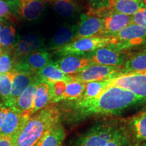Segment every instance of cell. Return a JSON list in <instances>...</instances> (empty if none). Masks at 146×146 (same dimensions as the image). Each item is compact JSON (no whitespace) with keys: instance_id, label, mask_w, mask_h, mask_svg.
Here are the masks:
<instances>
[{"instance_id":"obj_1","label":"cell","mask_w":146,"mask_h":146,"mask_svg":"<svg viewBox=\"0 0 146 146\" xmlns=\"http://www.w3.org/2000/svg\"><path fill=\"white\" fill-rule=\"evenodd\" d=\"M67 102V118L76 122L94 116H116L131 107L141 104L146 100L125 89L112 86L96 99Z\"/></svg>"},{"instance_id":"obj_2","label":"cell","mask_w":146,"mask_h":146,"mask_svg":"<svg viewBox=\"0 0 146 146\" xmlns=\"http://www.w3.org/2000/svg\"><path fill=\"white\" fill-rule=\"evenodd\" d=\"M61 120L58 108L48 106L26 120L14 135V146H36L47 131Z\"/></svg>"},{"instance_id":"obj_3","label":"cell","mask_w":146,"mask_h":146,"mask_svg":"<svg viewBox=\"0 0 146 146\" xmlns=\"http://www.w3.org/2000/svg\"><path fill=\"white\" fill-rule=\"evenodd\" d=\"M127 126L119 119H104L71 139L66 146H104Z\"/></svg>"},{"instance_id":"obj_4","label":"cell","mask_w":146,"mask_h":146,"mask_svg":"<svg viewBox=\"0 0 146 146\" xmlns=\"http://www.w3.org/2000/svg\"><path fill=\"white\" fill-rule=\"evenodd\" d=\"M112 43V37L108 36H95L83 38L70 42L68 44L55 50L54 52L60 56L78 55L89 54L94 51L108 46Z\"/></svg>"},{"instance_id":"obj_5","label":"cell","mask_w":146,"mask_h":146,"mask_svg":"<svg viewBox=\"0 0 146 146\" xmlns=\"http://www.w3.org/2000/svg\"><path fill=\"white\" fill-rule=\"evenodd\" d=\"M122 74L121 68L110 66L93 64L87 67L77 74L70 75L72 81L87 83L94 81H107Z\"/></svg>"},{"instance_id":"obj_6","label":"cell","mask_w":146,"mask_h":146,"mask_svg":"<svg viewBox=\"0 0 146 146\" xmlns=\"http://www.w3.org/2000/svg\"><path fill=\"white\" fill-rule=\"evenodd\" d=\"M112 37L111 45L120 50L146 43V29L132 23Z\"/></svg>"},{"instance_id":"obj_7","label":"cell","mask_w":146,"mask_h":146,"mask_svg":"<svg viewBox=\"0 0 146 146\" xmlns=\"http://www.w3.org/2000/svg\"><path fill=\"white\" fill-rule=\"evenodd\" d=\"M112 86L125 89L146 100V70L122 74L110 79L109 87Z\"/></svg>"},{"instance_id":"obj_8","label":"cell","mask_w":146,"mask_h":146,"mask_svg":"<svg viewBox=\"0 0 146 146\" xmlns=\"http://www.w3.org/2000/svg\"><path fill=\"white\" fill-rule=\"evenodd\" d=\"M94 64L121 68L126 62L125 52L112 45L101 47L89 53L87 57Z\"/></svg>"},{"instance_id":"obj_9","label":"cell","mask_w":146,"mask_h":146,"mask_svg":"<svg viewBox=\"0 0 146 146\" xmlns=\"http://www.w3.org/2000/svg\"><path fill=\"white\" fill-rule=\"evenodd\" d=\"M30 116L18 114L10 108L0 104V135L13 136Z\"/></svg>"},{"instance_id":"obj_10","label":"cell","mask_w":146,"mask_h":146,"mask_svg":"<svg viewBox=\"0 0 146 146\" xmlns=\"http://www.w3.org/2000/svg\"><path fill=\"white\" fill-rule=\"evenodd\" d=\"M50 53L43 49L34 51L16 62L14 69L35 76L38 72L50 63Z\"/></svg>"},{"instance_id":"obj_11","label":"cell","mask_w":146,"mask_h":146,"mask_svg":"<svg viewBox=\"0 0 146 146\" xmlns=\"http://www.w3.org/2000/svg\"><path fill=\"white\" fill-rule=\"evenodd\" d=\"M104 35V24L103 18L87 14H82L72 41L83 38L103 36Z\"/></svg>"},{"instance_id":"obj_12","label":"cell","mask_w":146,"mask_h":146,"mask_svg":"<svg viewBox=\"0 0 146 146\" xmlns=\"http://www.w3.org/2000/svg\"><path fill=\"white\" fill-rule=\"evenodd\" d=\"M15 14L26 21H34L42 15L44 4L41 0H14Z\"/></svg>"},{"instance_id":"obj_13","label":"cell","mask_w":146,"mask_h":146,"mask_svg":"<svg viewBox=\"0 0 146 146\" xmlns=\"http://www.w3.org/2000/svg\"><path fill=\"white\" fill-rule=\"evenodd\" d=\"M54 64L66 75L77 74L87 67L94 64L89 58L84 56L78 55H68L63 56L62 58L54 62Z\"/></svg>"},{"instance_id":"obj_14","label":"cell","mask_w":146,"mask_h":146,"mask_svg":"<svg viewBox=\"0 0 146 146\" xmlns=\"http://www.w3.org/2000/svg\"><path fill=\"white\" fill-rule=\"evenodd\" d=\"M133 145L140 146L146 142V111L135 115L127 122Z\"/></svg>"},{"instance_id":"obj_15","label":"cell","mask_w":146,"mask_h":146,"mask_svg":"<svg viewBox=\"0 0 146 146\" xmlns=\"http://www.w3.org/2000/svg\"><path fill=\"white\" fill-rule=\"evenodd\" d=\"M102 18L104 24V35L108 37L114 36L133 23L132 16L114 12H110Z\"/></svg>"},{"instance_id":"obj_16","label":"cell","mask_w":146,"mask_h":146,"mask_svg":"<svg viewBox=\"0 0 146 146\" xmlns=\"http://www.w3.org/2000/svg\"><path fill=\"white\" fill-rule=\"evenodd\" d=\"M36 78V76L33 75L30 73L24 71L16 70L12 83V87L11 94L8 102L5 106L7 107L12 108L16 100L24 91L33 82Z\"/></svg>"},{"instance_id":"obj_17","label":"cell","mask_w":146,"mask_h":146,"mask_svg":"<svg viewBox=\"0 0 146 146\" xmlns=\"http://www.w3.org/2000/svg\"><path fill=\"white\" fill-rule=\"evenodd\" d=\"M41 81L36 76L35 80L31 84L18 98L13 106L10 108L18 114L30 116V111L33 105L35 96L38 84Z\"/></svg>"},{"instance_id":"obj_18","label":"cell","mask_w":146,"mask_h":146,"mask_svg":"<svg viewBox=\"0 0 146 146\" xmlns=\"http://www.w3.org/2000/svg\"><path fill=\"white\" fill-rule=\"evenodd\" d=\"M77 25H63L57 29L49 43V50H58L73 41Z\"/></svg>"},{"instance_id":"obj_19","label":"cell","mask_w":146,"mask_h":146,"mask_svg":"<svg viewBox=\"0 0 146 146\" xmlns=\"http://www.w3.org/2000/svg\"><path fill=\"white\" fill-rule=\"evenodd\" d=\"M16 31L13 25L4 19L0 20V47L2 52L10 54L17 40Z\"/></svg>"},{"instance_id":"obj_20","label":"cell","mask_w":146,"mask_h":146,"mask_svg":"<svg viewBox=\"0 0 146 146\" xmlns=\"http://www.w3.org/2000/svg\"><path fill=\"white\" fill-rule=\"evenodd\" d=\"M105 8L111 12L133 16L143 8L141 0H108Z\"/></svg>"},{"instance_id":"obj_21","label":"cell","mask_w":146,"mask_h":146,"mask_svg":"<svg viewBox=\"0 0 146 146\" xmlns=\"http://www.w3.org/2000/svg\"><path fill=\"white\" fill-rule=\"evenodd\" d=\"M66 132L61 121L47 131L36 146H63Z\"/></svg>"},{"instance_id":"obj_22","label":"cell","mask_w":146,"mask_h":146,"mask_svg":"<svg viewBox=\"0 0 146 146\" xmlns=\"http://www.w3.org/2000/svg\"><path fill=\"white\" fill-rule=\"evenodd\" d=\"M52 102L50 85L46 82L40 81L38 84L35 96L33 105L30 111V116L47 107Z\"/></svg>"},{"instance_id":"obj_23","label":"cell","mask_w":146,"mask_h":146,"mask_svg":"<svg viewBox=\"0 0 146 146\" xmlns=\"http://www.w3.org/2000/svg\"><path fill=\"white\" fill-rule=\"evenodd\" d=\"M41 81L46 82L52 84L56 81H62L66 83L72 81L70 75L64 74L54 63H49L48 64L41 69L35 75Z\"/></svg>"},{"instance_id":"obj_24","label":"cell","mask_w":146,"mask_h":146,"mask_svg":"<svg viewBox=\"0 0 146 146\" xmlns=\"http://www.w3.org/2000/svg\"><path fill=\"white\" fill-rule=\"evenodd\" d=\"M146 70V50L128 58L121 67L122 74ZM121 74V75H122Z\"/></svg>"},{"instance_id":"obj_25","label":"cell","mask_w":146,"mask_h":146,"mask_svg":"<svg viewBox=\"0 0 146 146\" xmlns=\"http://www.w3.org/2000/svg\"><path fill=\"white\" fill-rule=\"evenodd\" d=\"M54 10L64 18H71L79 12L80 8L75 0H53Z\"/></svg>"},{"instance_id":"obj_26","label":"cell","mask_w":146,"mask_h":146,"mask_svg":"<svg viewBox=\"0 0 146 146\" xmlns=\"http://www.w3.org/2000/svg\"><path fill=\"white\" fill-rule=\"evenodd\" d=\"M110 80L85 83V89L79 100H91L100 97L109 87Z\"/></svg>"},{"instance_id":"obj_27","label":"cell","mask_w":146,"mask_h":146,"mask_svg":"<svg viewBox=\"0 0 146 146\" xmlns=\"http://www.w3.org/2000/svg\"><path fill=\"white\" fill-rule=\"evenodd\" d=\"M85 89V83L76 81L67 83L66 90L59 100L62 101H74L80 99L83 96Z\"/></svg>"},{"instance_id":"obj_28","label":"cell","mask_w":146,"mask_h":146,"mask_svg":"<svg viewBox=\"0 0 146 146\" xmlns=\"http://www.w3.org/2000/svg\"><path fill=\"white\" fill-rule=\"evenodd\" d=\"M16 72V70L13 69L5 74H0V98L3 100L4 105L10 98Z\"/></svg>"},{"instance_id":"obj_29","label":"cell","mask_w":146,"mask_h":146,"mask_svg":"<svg viewBox=\"0 0 146 146\" xmlns=\"http://www.w3.org/2000/svg\"><path fill=\"white\" fill-rule=\"evenodd\" d=\"M104 146H133L132 139L128 131L127 126Z\"/></svg>"},{"instance_id":"obj_30","label":"cell","mask_w":146,"mask_h":146,"mask_svg":"<svg viewBox=\"0 0 146 146\" xmlns=\"http://www.w3.org/2000/svg\"><path fill=\"white\" fill-rule=\"evenodd\" d=\"M14 0H0V20L15 21Z\"/></svg>"},{"instance_id":"obj_31","label":"cell","mask_w":146,"mask_h":146,"mask_svg":"<svg viewBox=\"0 0 146 146\" xmlns=\"http://www.w3.org/2000/svg\"><path fill=\"white\" fill-rule=\"evenodd\" d=\"M50 85L51 95H52V102L51 103H58L59 100L64 93L66 88L67 83L65 81H56Z\"/></svg>"},{"instance_id":"obj_32","label":"cell","mask_w":146,"mask_h":146,"mask_svg":"<svg viewBox=\"0 0 146 146\" xmlns=\"http://www.w3.org/2000/svg\"><path fill=\"white\" fill-rule=\"evenodd\" d=\"M15 62L10 54L2 52L0 56V74H5L13 70Z\"/></svg>"},{"instance_id":"obj_33","label":"cell","mask_w":146,"mask_h":146,"mask_svg":"<svg viewBox=\"0 0 146 146\" xmlns=\"http://www.w3.org/2000/svg\"><path fill=\"white\" fill-rule=\"evenodd\" d=\"M25 41L28 42L29 43H30L33 47L34 50H42V47H43V41H41V39H40L38 36H36V35L34 34H28L26 35L23 36L21 38Z\"/></svg>"},{"instance_id":"obj_34","label":"cell","mask_w":146,"mask_h":146,"mask_svg":"<svg viewBox=\"0 0 146 146\" xmlns=\"http://www.w3.org/2000/svg\"><path fill=\"white\" fill-rule=\"evenodd\" d=\"M133 24L139 25L146 29V8H141L137 12L132 16Z\"/></svg>"},{"instance_id":"obj_35","label":"cell","mask_w":146,"mask_h":146,"mask_svg":"<svg viewBox=\"0 0 146 146\" xmlns=\"http://www.w3.org/2000/svg\"><path fill=\"white\" fill-rule=\"evenodd\" d=\"M0 146H14V135H0Z\"/></svg>"},{"instance_id":"obj_36","label":"cell","mask_w":146,"mask_h":146,"mask_svg":"<svg viewBox=\"0 0 146 146\" xmlns=\"http://www.w3.org/2000/svg\"><path fill=\"white\" fill-rule=\"evenodd\" d=\"M141 3L143 8H146V0H141Z\"/></svg>"},{"instance_id":"obj_37","label":"cell","mask_w":146,"mask_h":146,"mask_svg":"<svg viewBox=\"0 0 146 146\" xmlns=\"http://www.w3.org/2000/svg\"><path fill=\"white\" fill-rule=\"evenodd\" d=\"M41 1H49V2H52L53 0H41Z\"/></svg>"},{"instance_id":"obj_38","label":"cell","mask_w":146,"mask_h":146,"mask_svg":"<svg viewBox=\"0 0 146 146\" xmlns=\"http://www.w3.org/2000/svg\"><path fill=\"white\" fill-rule=\"evenodd\" d=\"M140 146H146V142H145V143H142L141 145H140Z\"/></svg>"},{"instance_id":"obj_39","label":"cell","mask_w":146,"mask_h":146,"mask_svg":"<svg viewBox=\"0 0 146 146\" xmlns=\"http://www.w3.org/2000/svg\"><path fill=\"white\" fill-rule=\"evenodd\" d=\"M1 53H2V51H1V50H0V56H1Z\"/></svg>"},{"instance_id":"obj_40","label":"cell","mask_w":146,"mask_h":146,"mask_svg":"<svg viewBox=\"0 0 146 146\" xmlns=\"http://www.w3.org/2000/svg\"><path fill=\"white\" fill-rule=\"evenodd\" d=\"M0 50H1V47H0ZM1 51H2V50H1Z\"/></svg>"}]
</instances>
